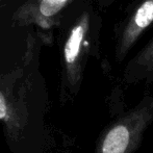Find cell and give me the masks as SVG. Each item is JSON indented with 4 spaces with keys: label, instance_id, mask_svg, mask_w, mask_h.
Listing matches in <instances>:
<instances>
[{
    "label": "cell",
    "instance_id": "6da1fadb",
    "mask_svg": "<svg viewBox=\"0 0 153 153\" xmlns=\"http://www.w3.org/2000/svg\"><path fill=\"white\" fill-rule=\"evenodd\" d=\"M153 124V95L146 93L135 105L114 116L96 144L94 153H135Z\"/></svg>",
    "mask_w": 153,
    "mask_h": 153
},
{
    "label": "cell",
    "instance_id": "7a4b0ae2",
    "mask_svg": "<svg viewBox=\"0 0 153 153\" xmlns=\"http://www.w3.org/2000/svg\"><path fill=\"white\" fill-rule=\"evenodd\" d=\"M91 15L83 12L70 29L64 45V64L67 81L73 92L80 85L82 71L89 50Z\"/></svg>",
    "mask_w": 153,
    "mask_h": 153
},
{
    "label": "cell",
    "instance_id": "3957f363",
    "mask_svg": "<svg viewBox=\"0 0 153 153\" xmlns=\"http://www.w3.org/2000/svg\"><path fill=\"white\" fill-rule=\"evenodd\" d=\"M153 22V0H144L124 24L116 46V59L123 62L139 38Z\"/></svg>",
    "mask_w": 153,
    "mask_h": 153
},
{
    "label": "cell",
    "instance_id": "277c9868",
    "mask_svg": "<svg viewBox=\"0 0 153 153\" xmlns=\"http://www.w3.org/2000/svg\"><path fill=\"white\" fill-rule=\"evenodd\" d=\"M73 0H28L18 8L14 20L20 24H36L41 28H50L55 19Z\"/></svg>",
    "mask_w": 153,
    "mask_h": 153
},
{
    "label": "cell",
    "instance_id": "5b68a950",
    "mask_svg": "<svg viewBox=\"0 0 153 153\" xmlns=\"http://www.w3.org/2000/svg\"><path fill=\"white\" fill-rule=\"evenodd\" d=\"M123 82L126 85L153 82V40L127 64L123 72Z\"/></svg>",
    "mask_w": 153,
    "mask_h": 153
},
{
    "label": "cell",
    "instance_id": "8992f818",
    "mask_svg": "<svg viewBox=\"0 0 153 153\" xmlns=\"http://www.w3.org/2000/svg\"><path fill=\"white\" fill-rule=\"evenodd\" d=\"M10 114H8V106L3 94L0 92V120L7 121Z\"/></svg>",
    "mask_w": 153,
    "mask_h": 153
},
{
    "label": "cell",
    "instance_id": "52a82bcc",
    "mask_svg": "<svg viewBox=\"0 0 153 153\" xmlns=\"http://www.w3.org/2000/svg\"><path fill=\"white\" fill-rule=\"evenodd\" d=\"M114 1H116V0H105L104 1V4L106 3V4H111V2H114Z\"/></svg>",
    "mask_w": 153,
    "mask_h": 153
},
{
    "label": "cell",
    "instance_id": "ba28073f",
    "mask_svg": "<svg viewBox=\"0 0 153 153\" xmlns=\"http://www.w3.org/2000/svg\"><path fill=\"white\" fill-rule=\"evenodd\" d=\"M4 1V0H0V3H1V2H3Z\"/></svg>",
    "mask_w": 153,
    "mask_h": 153
}]
</instances>
